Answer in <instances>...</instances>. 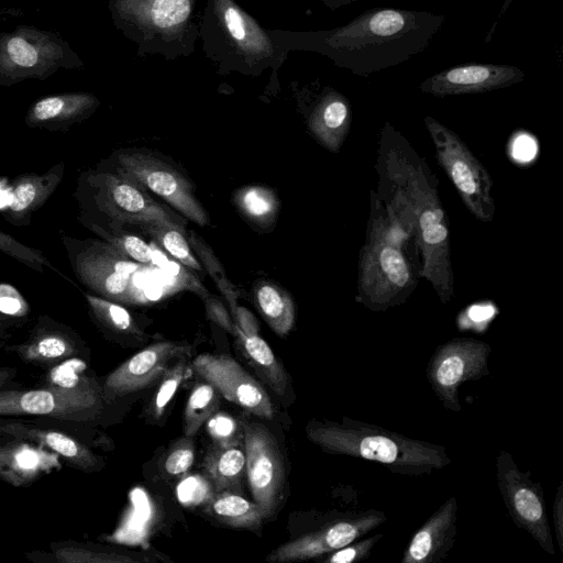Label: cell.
Wrapping results in <instances>:
<instances>
[{
    "mask_svg": "<svg viewBox=\"0 0 563 563\" xmlns=\"http://www.w3.org/2000/svg\"><path fill=\"white\" fill-rule=\"evenodd\" d=\"M375 170L379 200L416 246L419 276L432 286L442 303H450L454 296L450 222L435 175L389 122L379 133Z\"/></svg>",
    "mask_w": 563,
    "mask_h": 563,
    "instance_id": "obj_1",
    "label": "cell"
},
{
    "mask_svg": "<svg viewBox=\"0 0 563 563\" xmlns=\"http://www.w3.org/2000/svg\"><path fill=\"white\" fill-rule=\"evenodd\" d=\"M443 21L424 11L375 8L329 34L325 44L338 64L367 76L422 53Z\"/></svg>",
    "mask_w": 563,
    "mask_h": 563,
    "instance_id": "obj_2",
    "label": "cell"
},
{
    "mask_svg": "<svg viewBox=\"0 0 563 563\" xmlns=\"http://www.w3.org/2000/svg\"><path fill=\"white\" fill-rule=\"evenodd\" d=\"M306 431L308 439L323 452L375 462L394 474L430 475L452 462L442 445L347 417L341 422L311 421Z\"/></svg>",
    "mask_w": 563,
    "mask_h": 563,
    "instance_id": "obj_3",
    "label": "cell"
},
{
    "mask_svg": "<svg viewBox=\"0 0 563 563\" xmlns=\"http://www.w3.org/2000/svg\"><path fill=\"white\" fill-rule=\"evenodd\" d=\"M408 240L372 189L357 265V301L371 311L384 312L400 306L416 289L419 268L408 256L405 247Z\"/></svg>",
    "mask_w": 563,
    "mask_h": 563,
    "instance_id": "obj_4",
    "label": "cell"
},
{
    "mask_svg": "<svg viewBox=\"0 0 563 563\" xmlns=\"http://www.w3.org/2000/svg\"><path fill=\"white\" fill-rule=\"evenodd\" d=\"M74 197L78 220L86 228H123L164 223L179 229L178 218L152 199L145 189L114 170H84L77 178Z\"/></svg>",
    "mask_w": 563,
    "mask_h": 563,
    "instance_id": "obj_5",
    "label": "cell"
},
{
    "mask_svg": "<svg viewBox=\"0 0 563 563\" xmlns=\"http://www.w3.org/2000/svg\"><path fill=\"white\" fill-rule=\"evenodd\" d=\"M106 405L95 376L77 385L45 382L40 388L0 390V416H35L88 424L99 420Z\"/></svg>",
    "mask_w": 563,
    "mask_h": 563,
    "instance_id": "obj_6",
    "label": "cell"
},
{
    "mask_svg": "<svg viewBox=\"0 0 563 563\" xmlns=\"http://www.w3.org/2000/svg\"><path fill=\"white\" fill-rule=\"evenodd\" d=\"M77 279L92 294L119 303H140L132 275L143 268L103 240H80L59 231Z\"/></svg>",
    "mask_w": 563,
    "mask_h": 563,
    "instance_id": "obj_7",
    "label": "cell"
},
{
    "mask_svg": "<svg viewBox=\"0 0 563 563\" xmlns=\"http://www.w3.org/2000/svg\"><path fill=\"white\" fill-rule=\"evenodd\" d=\"M439 166L453 184L470 213L481 222H492L496 205L493 179L485 165L453 130L432 117L424 118Z\"/></svg>",
    "mask_w": 563,
    "mask_h": 563,
    "instance_id": "obj_8",
    "label": "cell"
},
{
    "mask_svg": "<svg viewBox=\"0 0 563 563\" xmlns=\"http://www.w3.org/2000/svg\"><path fill=\"white\" fill-rule=\"evenodd\" d=\"M495 464L499 494L511 520L529 533L543 551L554 555L541 485L532 479L530 472H522L507 451H498Z\"/></svg>",
    "mask_w": 563,
    "mask_h": 563,
    "instance_id": "obj_9",
    "label": "cell"
},
{
    "mask_svg": "<svg viewBox=\"0 0 563 563\" xmlns=\"http://www.w3.org/2000/svg\"><path fill=\"white\" fill-rule=\"evenodd\" d=\"M110 161L113 165L111 170L161 197L190 221L202 227L209 224V216L195 196L188 179L165 162L148 154L125 150L115 152Z\"/></svg>",
    "mask_w": 563,
    "mask_h": 563,
    "instance_id": "obj_10",
    "label": "cell"
},
{
    "mask_svg": "<svg viewBox=\"0 0 563 563\" xmlns=\"http://www.w3.org/2000/svg\"><path fill=\"white\" fill-rule=\"evenodd\" d=\"M488 343L473 338H454L440 344L427 365V378L442 406L453 412L462 410L460 387L489 374Z\"/></svg>",
    "mask_w": 563,
    "mask_h": 563,
    "instance_id": "obj_11",
    "label": "cell"
},
{
    "mask_svg": "<svg viewBox=\"0 0 563 563\" xmlns=\"http://www.w3.org/2000/svg\"><path fill=\"white\" fill-rule=\"evenodd\" d=\"M246 476L264 520L278 509L285 486L283 456L273 434L262 424L243 421Z\"/></svg>",
    "mask_w": 563,
    "mask_h": 563,
    "instance_id": "obj_12",
    "label": "cell"
},
{
    "mask_svg": "<svg viewBox=\"0 0 563 563\" xmlns=\"http://www.w3.org/2000/svg\"><path fill=\"white\" fill-rule=\"evenodd\" d=\"M383 511L369 509L333 519L282 544L267 555L271 563L306 561L331 553L367 534L386 521Z\"/></svg>",
    "mask_w": 563,
    "mask_h": 563,
    "instance_id": "obj_13",
    "label": "cell"
},
{
    "mask_svg": "<svg viewBox=\"0 0 563 563\" xmlns=\"http://www.w3.org/2000/svg\"><path fill=\"white\" fill-rule=\"evenodd\" d=\"M191 368L227 400L261 418L272 419L274 406L264 387L234 358L203 353L191 361Z\"/></svg>",
    "mask_w": 563,
    "mask_h": 563,
    "instance_id": "obj_14",
    "label": "cell"
},
{
    "mask_svg": "<svg viewBox=\"0 0 563 563\" xmlns=\"http://www.w3.org/2000/svg\"><path fill=\"white\" fill-rule=\"evenodd\" d=\"M189 350V345L179 342L159 341L135 353L104 378L101 384L104 401L110 405L161 380L173 362Z\"/></svg>",
    "mask_w": 563,
    "mask_h": 563,
    "instance_id": "obj_15",
    "label": "cell"
},
{
    "mask_svg": "<svg viewBox=\"0 0 563 563\" xmlns=\"http://www.w3.org/2000/svg\"><path fill=\"white\" fill-rule=\"evenodd\" d=\"M26 364L52 368L71 358L88 360V347L81 336L69 325L47 314L37 317L23 342L3 346Z\"/></svg>",
    "mask_w": 563,
    "mask_h": 563,
    "instance_id": "obj_16",
    "label": "cell"
},
{
    "mask_svg": "<svg viewBox=\"0 0 563 563\" xmlns=\"http://www.w3.org/2000/svg\"><path fill=\"white\" fill-rule=\"evenodd\" d=\"M40 421L9 420L0 423V433L8 438L38 444L60 457L67 465L84 473L99 472L104 460L97 455L75 431Z\"/></svg>",
    "mask_w": 563,
    "mask_h": 563,
    "instance_id": "obj_17",
    "label": "cell"
},
{
    "mask_svg": "<svg viewBox=\"0 0 563 563\" xmlns=\"http://www.w3.org/2000/svg\"><path fill=\"white\" fill-rule=\"evenodd\" d=\"M523 77V71L511 65L467 64L437 73L423 80L419 88L422 92L443 98L506 88Z\"/></svg>",
    "mask_w": 563,
    "mask_h": 563,
    "instance_id": "obj_18",
    "label": "cell"
},
{
    "mask_svg": "<svg viewBox=\"0 0 563 563\" xmlns=\"http://www.w3.org/2000/svg\"><path fill=\"white\" fill-rule=\"evenodd\" d=\"M457 536V500L448 498L411 536L401 563H439L453 548Z\"/></svg>",
    "mask_w": 563,
    "mask_h": 563,
    "instance_id": "obj_19",
    "label": "cell"
},
{
    "mask_svg": "<svg viewBox=\"0 0 563 563\" xmlns=\"http://www.w3.org/2000/svg\"><path fill=\"white\" fill-rule=\"evenodd\" d=\"M65 164L59 162L43 173H24L11 184L2 217L15 227L29 225L33 214L49 199L63 180Z\"/></svg>",
    "mask_w": 563,
    "mask_h": 563,
    "instance_id": "obj_20",
    "label": "cell"
},
{
    "mask_svg": "<svg viewBox=\"0 0 563 563\" xmlns=\"http://www.w3.org/2000/svg\"><path fill=\"white\" fill-rule=\"evenodd\" d=\"M9 439L0 443V479L23 487L54 466L55 454L30 441Z\"/></svg>",
    "mask_w": 563,
    "mask_h": 563,
    "instance_id": "obj_21",
    "label": "cell"
},
{
    "mask_svg": "<svg viewBox=\"0 0 563 563\" xmlns=\"http://www.w3.org/2000/svg\"><path fill=\"white\" fill-rule=\"evenodd\" d=\"M352 112L347 99L331 92L318 104L309 126L317 141L327 150L338 153L351 128Z\"/></svg>",
    "mask_w": 563,
    "mask_h": 563,
    "instance_id": "obj_22",
    "label": "cell"
},
{
    "mask_svg": "<svg viewBox=\"0 0 563 563\" xmlns=\"http://www.w3.org/2000/svg\"><path fill=\"white\" fill-rule=\"evenodd\" d=\"M233 335L260 377L275 394L284 396L288 385L287 374L266 341L258 333H244L236 327Z\"/></svg>",
    "mask_w": 563,
    "mask_h": 563,
    "instance_id": "obj_23",
    "label": "cell"
},
{
    "mask_svg": "<svg viewBox=\"0 0 563 563\" xmlns=\"http://www.w3.org/2000/svg\"><path fill=\"white\" fill-rule=\"evenodd\" d=\"M202 466L216 492L239 490L246 472L244 446L213 444L206 453Z\"/></svg>",
    "mask_w": 563,
    "mask_h": 563,
    "instance_id": "obj_24",
    "label": "cell"
},
{
    "mask_svg": "<svg viewBox=\"0 0 563 563\" xmlns=\"http://www.w3.org/2000/svg\"><path fill=\"white\" fill-rule=\"evenodd\" d=\"M88 108L87 99L47 97L33 104L25 121L32 128L64 130L78 121Z\"/></svg>",
    "mask_w": 563,
    "mask_h": 563,
    "instance_id": "obj_25",
    "label": "cell"
},
{
    "mask_svg": "<svg viewBox=\"0 0 563 563\" xmlns=\"http://www.w3.org/2000/svg\"><path fill=\"white\" fill-rule=\"evenodd\" d=\"M206 511L217 520L239 529L258 530L264 521L255 501L229 490L212 495L206 503Z\"/></svg>",
    "mask_w": 563,
    "mask_h": 563,
    "instance_id": "obj_26",
    "label": "cell"
},
{
    "mask_svg": "<svg viewBox=\"0 0 563 563\" xmlns=\"http://www.w3.org/2000/svg\"><path fill=\"white\" fill-rule=\"evenodd\" d=\"M255 299L272 330L280 336L287 335L294 328L296 317L291 297L272 283H262L255 290Z\"/></svg>",
    "mask_w": 563,
    "mask_h": 563,
    "instance_id": "obj_27",
    "label": "cell"
},
{
    "mask_svg": "<svg viewBox=\"0 0 563 563\" xmlns=\"http://www.w3.org/2000/svg\"><path fill=\"white\" fill-rule=\"evenodd\" d=\"M89 314L96 324L115 335H140L141 330L131 313L119 302L92 292H84Z\"/></svg>",
    "mask_w": 563,
    "mask_h": 563,
    "instance_id": "obj_28",
    "label": "cell"
},
{
    "mask_svg": "<svg viewBox=\"0 0 563 563\" xmlns=\"http://www.w3.org/2000/svg\"><path fill=\"white\" fill-rule=\"evenodd\" d=\"M220 396L218 390L206 380L194 386L184 412V432L187 438L195 435L201 426L218 411Z\"/></svg>",
    "mask_w": 563,
    "mask_h": 563,
    "instance_id": "obj_29",
    "label": "cell"
},
{
    "mask_svg": "<svg viewBox=\"0 0 563 563\" xmlns=\"http://www.w3.org/2000/svg\"><path fill=\"white\" fill-rule=\"evenodd\" d=\"M53 560L59 563H131L136 560L90 543L73 540L51 544Z\"/></svg>",
    "mask_w": 563,
    "mask_h": 563,
    "instance_id": "obj_30",
    "label": "cell"
},
{
    "mask_svg": "<svg viewBox=\"0 0 563 563\" xmlns=\"http://www.w3.org/2000/svg\"><path fill=\"white\" fill-rule=\"evenodd\" d=\"M235 198L241 211L256 223L267 224L276 217L278 200L269 188L245 187L238 191Z\"/></svg>",
    "mask_w": 563,
    "mask_h": 563,
    "instance_id": "obj_31",
    "label": "cell"
},
{
    "mask_svg": "<svg viewBox=\"0 0 563 563\" xmlns=\"http://www.w3.org/2000/svg\"><path fill=\"white\" fill-rule=\"evenodd\" d=\"M142 228L157 244H159L179 263L192 269H201L200 263L192 254L191 249L184 236V229L164 223L145 224L142 225Z\"/></svg>",
    "mask_w": 563,
    "mask_h": 563,
    "instance_id": "obj_32",
    "label": "cell"
},
{
    "mask_svg": "<svg viewBox=\"0 0 563 563\" xmlns=\"http://www.w3.org/2000/svg\"><path fill=\"white\" fill-rule=\"evenodd\" d=\"M103 241L114 246L128 258L140 263L150 264L155 260L152 247L140 236L125 232L122 228H88Z\"/></svg>",
    "mask_w": 563,
    "mask_h": 563,
    "instance_id": "obj_33",
    "label": "cell"
},
{
    "mask_svg": "<svg viewBox=\"0 0 563 563\" xmlns=\"http://www.w3.org/2000/svg\"><path fill=\"white\" fill-rule=\"evenodd\" d=\"M187 355L177 358L161 378L158 388L151 400L148 412L154 419H158L165 412L169 401L173 399L178 388L191 373V364L187 361Z\"/></svg>",
    "mask_w": 563,
    "mask_h": 563,
    "instance_id": "obj_34",
    "label": "cell"
},
{
    "mask_svg": "<svg viewBox=\"0 0 563 563\" xmlns=\"http://www.w3.org/2000/svg\"><path fill=\"white\" fill-rule=\"evenodd\" d=\"M0 251L37 273L43 274L46 269H48L51 272L57 273L66 280L71 282L64 274L57 271L40 250L21 243L1 230Z\"/></svg>",
    "mask_w": 563,
    "mask_h": 563,
    "instance_id": "obj_35",
    "label": "cell"
},
{
    "mask_svg": "<svg viewBox=\"0 0 563 563\" xmlns=\"http://www.w3.org/2000/svg\"><path fill=\"white\" fill-rule=\"evenodd\" d=\"M206 429L213 444L221 446L241 445L242 426L227 412H214L207 421Z\"/></svg>",
    "mask_w": 563,
    "mask_h": 563,
    "instance_id": "obj_36",
    "label": "cell"
},
{
    "mask_svg": "<svg viewBox=\"0 0 563 563\" xmlns=\"http://www.w3.org/2000/svg\"><path fill=\"white\" fill-rule=\"evenodd\" d=\"M383 533L374 534L362 540H355L331 553L323 559L327 563H353L367 559Z\"/></svg>",
    "mask_w": 563,
    "mask_h": 563,
    "instance_id": "obj_37",
    "label": "cell"
},
{
    "mask_svg": "<svg viewBox=\"0 0 563 563\" xmlns=\"http://www.w3.org/2000/svg\"><path fill=\"white\" fill-rule=\"evenodd\" d=\"M190 11L188 0H155L152 16L156 25L169 27L186 20Z\"/></svg>",
    "mask_w": 563,
    "mask_h": 563,
    "instance_id": "obj_38",
    "label": "cell"
},
{
    "mask_svg": "<svg viewBox=\"0 0 563 563\" xmlns=\"http://www.w3.org/2000/svg\"><path fill=\"white\" fill-rule=\"evenodd\" d=\"M194 445L189 440L178 442L166 455L164 470L170 476L184 475L192 465Z\"/></svg>",
    "mask_w": 563,
    "mask_h": 563,
    "instance_id": "obj_39",
    "label": "cell"
},
{
    "mask_svg": "<svg viewBox=\"0 0 563 563\" xmlns=\"http://www.w3.org/2000/svg\"><path fill=\"white\" fill-rule=\"evenodd\" d=\"M179 500L189 506L207 503L213 494H211L208 482L199 476H188L181 481L177 487Z\"/></svg>",
    "mask_w": 563,
    "mask_h": 563,
    "instance_id": "obj_40",
    "label": "cell"
},
{
    "mask_svg": "<svg viewBox=\"0 0 563 563\" xmlns=\"http://www.w3.org/2000/svg\"><path fill=\"white\" fill-rule=\"evenodd\" d=\"M0 312L12 319L24 318L29 313L27 302L9 284H0Z\"/></svg>",
    "mask_w": 563,
    "mask_h": 563,
    "instance_id": "obj_41",
    "label": "cell"
},
{
    "mask_svg": "<svg viewBox=\"0 0 563 563\" xmlns=\"http://www.w3.org/2000/svg\"><path fill=\"white\" fill-rule=\"evenodd\" d=\"M8 53L10 58L20 66L31 67L37 60L35 48L22 37H13L8 43Z\"/></svg>",
    "mask_w": 563,
    "mask_h": 563,
    "instance_id": "obj_42",
    "label": "cell"
},
{
    "mask_svg": "<svg viewBox=\"0 0 563 563\" xmlns=\"http://www.w3.org/2000/svg\"><path fill=\"white\" fill-rule=\"evenodd\" d=\"M553 519L556 542L563 553V483L560 482L553 505Z\"/></svg>",
    "mask_w": 563,
    "mask_h": 563,
    "instance_id": "obj_43",
    "label": "cell"
},
{
    "mask_svg": "<svg viewBox=\"0 0 563 563\" xmlns=\"http://www.w3.org/2000/svg\"><path fill=\"white\" fill-rule=\"evenodd\" d=\"M225 23L229 32L236 41H242L245 37V30L242 15L235 8H228L225 11Z\"/></svg>",
    "mask_w": 563,
    "mask_h": 563,
    "instance_id": "obj_44",
    "label": "cell"
},
{
    "mask_svg": "<svg viewBox=\"0 0 563 563\" xmlns=\"http://www.w3.org/2000/svg\"><path fill=\"white\" fill-rule=\"evenodd\" d=\"M18 369L15 367H0V390L7 389L16 377Z\"/></svg>",
    "mask_w": 563,
    "mask_h": 563,
    "instance_id": "obj_45",
    "label": "cell"
},
{
    "mask_svg": "<svg viewBox=\"0 0 563 563\" xmlns=\"http://www.w3.org/2000/svg\"><path fill=\"white\" fill-rule=\"evenodd\" d=\"M12 318H9L0 312V346L7 341L10 335V327Z\"/></svg>",
    "mask_w": 563,
    "mask_h": 563,
    "instance_id": "obj_46",
    "label": "cell"
},
{
    "mask_svg": "<svg viewBox=\"0 0 563 563\" xmlns=\"http://www.w3.org/2000/svg\"><path fill=\"white\" fill-rule=\"evenodd\" d=\"M511 0H506L505 4H504V10L507 9L508 4L510 3Z\"/></svg>",
    "mask_w": 563,
    "mask_h": 563,
    "instance_id": "obj_47",
    "label": "cell"
}]
</instances>
